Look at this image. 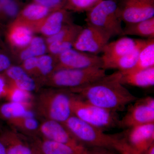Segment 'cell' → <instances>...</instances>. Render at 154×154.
<instances>
[{
    "mask_svg": "<svg viewBox=\"0 0 154 154\" xmlns=\"http://www.w3.org/2000/svg\"><path fill=\"white\" fill-rule=\"evenodd\" d=\"M101 0H66L64 8L78 13L88 12Z\"/></svg>",
    "mask_w": 154,
    "mask_h": 154,
    "instance_id": "obj_29",
    "label": "cell"
},
{
    "mask_svg": "<svg viewBox=\"0 0 154 154\" xmlns=\"http://www.w3.org/2000/svg\"><path fill=\"white\" fill-rule=\"evenodd\" d=\"M71 93V105L73 115L104 131L119 127L120 119L117 112L93 105Z\"/></svg>",
    "mask_w": 154,
    "mask_h": 154,
    "instance_id": "obj_5",
    "label": "cell"
},
{
    "mask_svg": "<svg viewBox=\"0 0 154 154\" xmlns=\"http://www.w3.org/2000/svg\"><path fill=\"white\" fill-rule=\"evenodd\" d=\"M52 12L50 9L32 2L22 8L17 19L33 28V26L41 22Z\"/></svg>",
    "mask_w": 154,
    "mask_h": 154,
    "instance_id": "obj_21",
    "label": "cell"
},
{
    "mask_svg": "<svg viewBox=\"0 0 154 154\" xmlns=\"http://www.w3.org/2000/svg\"><path fill=\"white\" fill-rule=\"evenodd\" d=\"M82 154H114L111 149L98 147H84Z\"/></svg>",
    "mask_w": 154,
    "mask_h": 154,
    "instance_id": "obj_35",
    "label": "cell"
},
{
    "mask_svg": "<svg viewBox=\"0 0 154 154\" xmlns=\"http://www.w3.org/2000/svg\"><path fill=\"white\" fill-rule=\"evenodd\" d=\"M87 25H91L111 38L123 36L122 21L116 0H101L86 12Z\"/></svg>",
    "mask_w": 154,
    "mask_h": 154,
    "instance_id": "obj_4",
    "label": "cell"
},
{
    "mask_svg": "<svg viewBox=\"0 0 154 154\" xmlns=\"http://www.w3.org/2000/svg\"><path fill=\"white\" fill-rule=\"evenodd\" d=\"M0 141L7 154H33L32 146L14 130L5 129L0 132Z\"/></svg>",
    "mask_w": 154,
    "mask_h": 154,
    "instance_id": "obj_15",
    "label": "cell"
},
{
    "mask_svg": "<svg viewBox=\"0 0 154 154\" xmlns=\"http://www.w3.org/2000/svg\"><path fill=\"white\" fill-rule=\"evenodd\" d=\"M2 73L8 82L20 89L31 93L37 89L35 79L28 75L22 67L12 65Z\"/></svg>",
    "mask_w": 154,
    "mask_h": 154,
    "instance_id": "obj_19",
    "label": "cell"
},
{
    "mask_svg": "<svg viewBox=\"0 0 154 154\" xmlns=\"http://www.w3.org/2000/svg\"><path fill=\"white\" fill-rule=\"evenodd\" d=\"M6 19H7V18H6L4 12H3L2 7L0 5V22H2Z\"/></svg>",
    "mask_w": 154,
    "mask_h": 154,
    "instance_id": "obj_39",
    "label": "cell"
},
{
    "mask_svg": "<svg viewBox=\"0 0 154 154\" xmlns=\"http://www.w3.org/2000/svg\"><path fill=\"white\" fill-rule=\"evenodd\" d=\"M82 28L79 25L74 31L61 40L47 45V50L50 54L54 56H57L62 53L73 48L76 38Z\"/></svg>",
    "mask_w": 154,
    "mask_h": 154,
    "instance_id": "obj_26",
    "label": "cell"
},
{
    "mask_svg": "<svg viewBox=\"0 0 154 154\" xmlns=\"http://www.w3.org/2000/svg\"><path fill=\"white\" fill-rule=\"evenodd\" d=\"M5 98L8 102L29 104H33V103L32 93L20 89L9 82Z\"/></svg>",
    "mask_w": 154,
    "mask_h": 154,
    "instance_id": "obj_28",
    "label": "cell"
},
{
    "mask_svg": "<svg viewBox=\"0 0 154 154\" xmlns=\"http://www.w3.org/2000/svg\"><path fill=\"white\" fill-rule=\"evenodd\" d=\"M34 33L31 26L16 18L8 26L6 38L12 47L21 50L29 45Z\"/></svg>",
    "mask_w": 154,
    "mask_h": 154,
    "instance_id": "obj_14",
    "label": "cell"
},
{
    "mask_svg": "<svg viewBox=\"0 0 154 154\" xmlns=\"http://www.w3.org/2000/svg\"><path fill=\"white\" fill-rule=\"evenodd\" d=\"M123 36L131 35L150 39L154 38V17L135 23L125 24Z\"/></svg>",
    "mask_w": 154,
    "mask_h": 154,
    "instance_id": "obj_23",
    "label": "cell"
},
{
    "mask_svg": "<svg viewBox=\"0 0 154 154\" xmlns=\"http://www.w3.org/2000/svg\"><path fill=\"white\" fill-rule=\"evenodd\" d=\"M33 138L32 145L42 154H82L85 147L73 146L42 137Z\"/></svg>",
    "mask_w": 154,
    "mask_h": 154,
    "instance_id": "obj_17",
    "label": "cell"
},
{
    "mask_svg": "<svg viewBox=\"0 0 154 154\" xmlns=\"http://www.w3.org/2000/svg\"><path fill=\"white\" fill-rule=\"evenodd\" d=\"M72 23L70 11L64 8L53 11L41 22L33 26L34 32L46 37L56 34L66 25Z\"/></svg>",
    "mask_w": 154,
    "mask_h": 154,
    "instance_id": "obj_12",
    "label": "cell"
},
{
    "mask_svg": "<svg viewBox=\"0 0 154 154\" xmlns=\"http://www.w3.org/2000/svg\"><path fill=\"white\" fill-rule=\"evenodd\" d=\"M128 106L126 113L120 120V127L127 129L136 125L154 123L153 97L149 96L137 99Z\"/></svg>",
    "mask_w": 154,
    "mask_h": 154,
    "instance_id": "obj_7",
    "label": "cell"
},
{
    "mask_svg": "<svg viewBox=\"0 0 154 154\" xmlns=\"http://www.w3.org/2000/svg\"><path fill=\"white\" fill-rule=\"evenodd\" d=\"M147 39H137L136 45L132 51L120 57L103 63L102 69L105 70L112 69L124 72L132 68L137 62L141 50Z\"/></svg>",
    "mask_w": 154,
    "mask_h": 154,
    "instance_id": "obj_16",
    "label": "cell"
},
{
    "mask_svg": "<svg viewBox=\"0 0 154 154\" xmlns=\"http://www.w3.org/2000/svg\"><path fill=\"white\" fill-rule=\"evenodd\" d=\"M0 154H7L4 145L0 141Z\"/></svg>",
    "mask_w": 154,
    "mask_h": 154,
    "instance_id": "obj_40",
    "label": "cell"
},
{
    "mask_svg": "<svg viewBox=\"0 0 154 154\" xmlns=\"http://www.w3.org/2000/svg\"><path fill=\"white\" fill-rule=\"evenodd\" d=\"M31 145H32V148H33V154H42L36 147L33 146L32 144Z\"/></svg>",
    "mask_w": 154,
    "mask_h": 154,
    "instance_id": "obj_41",
    "label": "cell"
},
{
    "mask_svg": "<svg viewBox=\"0 0 154 154\" xmlns=\"http://www.w3.org/2000/svg\"><path fill=\"white\" fill-rule=\"evenodd\" d=\"M11 58L5 52L4 49L0 48V73H2L12 66Z\"/></svg>",
    "mask_w": 154,
    "mask_h": 154,
    "instance_id": "obj_34",
    "label": "cell"
},
{
    "mask_svg": "<svg viewBox=\"0 0 154 154\" xmlns=\"http://www.w3.org/2000/svg\"><path fill=\"white\" fill-rule=\"evenodd\" d=\"M154 66V38L148 39L141 50L137 62L133 67L123 72H131Z\"/></svg>",
    "mask_w": 154,
    "mask_h": 154,
    "instance_id": "obj_24",
    "label": "cell"
},
{
    "mask_svg": "<svg viewBox=\"0 0 154 154\" xmlns=\"http://www.w3.org/2000/svg\"><path fill=\"white\" fill-rule=\"evenodd\" d=\"M36 117L33 104L8 102L0 105V117L7 122L15 119Z\"/></svg>",
    "mask_w": 154,
    "mask_h": 154,
    "instance_id": "obj_22",
    "label": "cell"
},
{
    "mask_svg": "<svg viewBox=\"0 0 154 154\" xmlns=\"http://www.w3.org/2000/svg\"><path fill=\"white\" fill-rule=\"evenodd\" d=\"M14 129L24 134L35 137L38 134L39 122L36 117H21L15 119L8 122Z\"/></svg>",
    "mask_w": 154,
    "mask_h": 154,
    "instance_id": "obj_25",
    "label": "cell"
},
{
    "mask_svg": "<svg viewBox=\"0 0 154 154\" xmlns=\"http://www.w3.org/2000/svg\"><path fill=\"white\" fill-rule=\"evenodd\" d=\"M8 87V82L3 73H0V99L5 97Z\"/></svg>",
    "mask_w": 154,
    "mask_h": 154,
    "instance_id": "obj_36",
    "label": "cell"
},
{
    "mask_svg": "<svg viewBox=\"0 0 154 154\" xmlns=\"http://www.w3.org/2000/svg\"><path fill=\"white\" fill-rule=\"evenodd\" d=\"M118 11L125 24L140 22L154 17V0H121Z\"/></svg>",
    "mask_w": 154,
    "mask_h": 154,
    "instance_id": "obj_10",
    "label": "cell"
},
{
    "mask_svg": "<svg viewBox=\"0 0 154 154\" xmlns=\"http://www.w3.org/2000/svg\"><path fill=\"white\" fill-rule=\"evenodd\" d=\"M25 48L30 58L44 55L48 50L45 41L39 36H33L30 44Z\"/></svg>",
    "mask_w": 154,
    "mask_h": 154,
    "instance_id": "obj_30",
    "label": "cell"
},
{
    "mask_svg": "<svg viewBox=\"0 0 154 154\" xmlns=\"http://www.w3.org/2000/svg\"><path fill=\"white\" fill-rule=\"evenodd\" d=\"M116 151L118 152L120 154H136L130 150L122 141L118 146Z\"/></svg>",
    "mask_w": 154,
    "mask_h": 154,
    "instance_id": "obj_37",
    "label": "cell"
},
{
    "mask_svg": "<svg viewBox=\"0 0 154 154\" xmlns=\"http://www.w3.org/2000/svg\"><path fill=\"white\" fill-rule=\"evenodd\" d=\"M122 140L131 151L143 154L154 143V123L127 128L121 134Z\"/></svg>",
    "mask_w": 154,
    "mask_h": 154,
    "instance_id": "obj_9",
    "label": "cell"
},
{
    "mask_svg": "<svg viewBox=\"0 0 154 154\" xmlns=\"http://www.w3.org/2000/svg\"><path fill=\"white\" fill-rule=\"evenodd\" d=\"M0 48H2L4 49L5 48V45H4V43H3L2 40L1 33H0Z\"/></svg>",
    "mask_w": 154,
    "mask_h": 154,
    "instance_id": "obj_42",
    "label": "cell"
},
{
    "mask_svg": "<svg viewBox=\"0 0 154 154\" xmlns=\"http://www.w3.org/2000/svg\"><path fill=\"white\" fill-rule=\"evenodd\" d=\"M32 2L54 11L64 8L66 0H32Z\"/></svg>",
    "mask_w": 154,
    "mask_h": 154,
    "instance_id": "obj_32",
    "label": "cell"
},
{
    "mask_svg": "<svg viewBox=\"0 0 154 154\" xmlns=\"http://www.w3.org/2000/svg\"><path fill=\"white\" fill-rule=\"evenodd\" d=\"M22 67L28 75L35 76L38 63V57L28 59L22 62Z\"/></svg>",
    "mask_w": 154,
    "mask_h": 154,
    "instance_id": "obj_33",
    "label": "cell"
},
{
    "mask_svg": "<svg viewBox=\"0 0 154 154\" xmlns=\"http://www.w3.org/2000/svg\"><path fill=\"white\" fill-rule=\"evenodd\" d=\"M105 75V70L101 68L60 69L54 71L43 83L51 88L69 90L88 85Z\"/></svg>",
    "mask_w": 154,
    "mask_h": 154,
    "instance_id": "obj_6",
    "label": "cell"
},
{
    "mask_svg": "<svg viewBox=\"0 0 154 154\" xmlns=\"http://www.w3.org/2000/svg\"><path fill=\"white\" fill-rule=\"evenodd\" d=\"M0 5L7 19L14 20L23 7L19 0H0Z\"/></svg>",
    "mask_w": 154,
    "mask_h": 154,
    "instance_id": "obj_31",
    "label": "cell"
},
{
    "mask_svg": "<svg viewBox=\"0 0 154 154\" xmlns=\"http://www.w3.org/2000/svg\"><path fill=\"white\" fill-rule=\"evenodd\" d=\"M137 39L122 37L115 41L108 42L103 49L102 58L103 63L125 55L134 49Z\"/></svg>",
    "mask_w": 154,
    "mask_h": 154,
    "instance_id": "obj_18",
    "label": "cell"
},
{
    "mask_svg": "<svg viewBox=\"0 0 154 154\" xmlns=\"http://www.w3.org/2000/svg\"><path fill=\"white\" fill-rule=\"evenodd\" d=\"M2 130V126H1V125L0 124V132H1V131Z\"/></svg>",
    "mask_w": 154,
    "mask_h": 154,
    "instance_id": "obj_43",
    "label": "cell"
},
{
    "mask_svg": "<svg viewBox=\"0 0 154 154\" xmlns=\"http://www.w3.org/2000/svg\"><path fill=\"white\" fill-rule=\"evenodd\" d=\"M69 90L93 105L116 112L124 110L137 99L120 82L118 71L88 85Z\"/></svg>",
    "mask_w": 154,
    "mask_h": 154,
    "instance_id": "obj_1",
    "label": "cell"
},
{
    "mask_svg": "<svg viewBox=\"0 0 154 154\" xmlns=\"http://www.w3.org/2000/svg\"><path fill=\"white\" fill-rule=\"evenodd\" d=\"M55 57V70L60 69L102 68L103 66L102 57L79 51L73 48Z\"/></svg>",
    "mask_w": 154,
    "mask_h": 154,
    "instance_id": "obj_8",
    "label": "cell"
},
{
    "mask_svg": "<svg viewBox=\"0 0 154 154\" xmlns=\"http://www.w3.org/2000/svg\"><path fill=\"white\" fill-rule=\"evenodd\" d=\"M143 154H154V143L152 144Z\"/></svg>",
    "mask_w": 154,
    "mask_h": 154,
    "instance_id": "obj_38",
    "label": "cell"
},
{
    "mask_svg": "<svg viewBox=\"0 0 154 154\" xmlns=\"http://www.w3.org/2000/svg\"><path fill=\"white\" fill-rule=\"evenodd\" d=\"M38 134L42 138L68 145L82 146L72 135L63 123L55 120L45 119L39 125Z\"/></svg>",
    "mask_w": 154,
    "mask_h": 154,
    "instance_id": "obj_13",
    "label": "cell"
},
{
    "mask_svg": "<svg viewBox=\"0 0 154 154\" xmlns=\"http://www.w3.org/2000/svg\"><path fill=\"white\" fill-rule=\"evenodd\" d=\"M63 124L77 141L84 146L106 148L116 150L121 141V134H107L73 115Z\"/></svg>",
    "mask_w": 154,
    "mask_h": 154,
    "instance_id": "obj_3",
    "label": "cell"
},
{
    "mask_svg": "<svg viewBox=\"0 0 154 154\" xmlns=\"http://www.w3.org/2000/svg\"><path fill=\"white\" fill-rule=\"evenodd\" d=\"M110 38L100 30L87 24L78 34L73 48L79 51L98 55L102 53Z\"/></svg>",
    "mask_w": 154,
    "mask_h": 154,
    "instance_id": "obj_11",
    "label": "cell"
},
{
    "mask_svg": "<svg viewBox=\"0 0 154 154\" xmlns=\"http://www.w3.org/2000/svg\"><path fill=\"white\" fill-rule=\"evenodd\" d=\"M71 96V92L68 89L52 88L44 90L37 96L36 110L45 119L64 123L73 115Z\"/></svg>",
    "mask_w": 154,
    "mask_h": 154,
    "instance_id": "obj_2",
    "label": "cell"
},
{
    "mask_svg": "<svg viewBox=\"0 0 154 154\" xmlns=\"http://www.w3.org/2000/svg\"><path fill=\"white\" fill-rule=\"evenodd\" d=\"M119 72L120 82L124 85H128L141 88L154 86V66L138 71L131 72L119 71Z\"/></svg>",
    "mask_w": 154,
    "mask_h": 154,
    "instance_id": "obj_20",
    "label": "cell"
},
{
    "mask_svg": "<svg viewBox=\"0 0 154 154\" xmlns=\"http://www.w3.org/2000/svg\"><path fill=\"white\" fill-rule=\"evenodd\" d=\"M56 60L55 57L44 55L38 57V63L35 77L40 79L42 82L55 70Z\"/></svg>",
    "mask_w": 154,
    "mask_h": 154,
    "instance_id": "obj_27",
    "label": "cell"
}]
</instances>
